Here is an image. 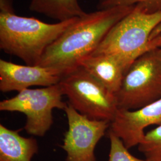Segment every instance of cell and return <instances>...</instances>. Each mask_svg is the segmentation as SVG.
<instances>
[{
    "label": "cell",
    "instance_id": "6da1fadb",
    "mask_svg": "<svg viewBox=\"0 0 161 161\" xmlns=\"http://www.w3.org/2000/svg\"><path fill=\"white\" fill-rule=\"evenodd\" d=\"M134 6L101 9L79 17L47 48L38 65L51 69L62 78L68 74L96 51L110 29Z\"/></svg>",
    "mask_w": 161,
    "mask_h": 161
},
{
    "label": "cell",
    "instance_id": "7a4b0ae2",
    "mask_svg": "<svg viewBox=\"0 0 161 161\" xmlns=\"http://www.w3.org/2000/svg\"><path fill=\"white\" fill-rule=\"evenodd\" d=\"M79 17L47 23L15 14L12 0H0V48L27 65H38L47 48Z\"/></svg>",
    "mask_w": 161,
    "mask_h": 161
},
{
    "label": "cell",
    "instance_id": "3957f363",
    "mask_svg": "<svg viewBox=\"0 0 161 161\" xmlns=\"http://www.w3.org/2000/svg\"><path fill=\"white\" fill-rule=\"evenodd\" d=\"M161 25V10L147 13L136 6L110 29L92 54H107L118 58L128 70L144 53L159 47V36L153 34Z\"/></svg>",
    "mask_w": 161,
    "mask_h": 161
},
{
    "label": "cell",
    "instance_id": "277c9868",
    "mask_svg": "<svg viewBox=\"0 0 161 161\" xmlns=\"http://www.w3.org/2000/svg\"><path fill=\"white\" fill-rule=\"evenodd\" d=\"M118 109L136 110L161 98V48L147 51L131 65L116 94Z\"/></svg>",
    "mask_w": 161,
    "mask_h": 161
},
{
    "label": "cell",
    "instance_id": "5b68a950",
    "mask_svg": "<svg viewBox=\"0 0 161 161\" xmlns=\"http://www.w3.org/2000/svg\"><path fill=\"white\" fill-rule=\"evenodd\" d=\"M58 85L75 110L88 118L111 122L118 110L116 96L82 67L64 76Z\"/></svg>",
    "mask_w": 161,
    "mask_h": 161
},
{
    "label": "cell",
    "instance_id": "8992f818",
    "mask_svg": "<svg viewBox=\"0 0 161 161\" xmlns=\"http://www.w3.org/2000/svg\"><path fill=\"white\" fill-rule=\"evenodd\" d=\"M63 92L58 84L36 89L28 88L13 97L0 102V110L18 112L26 118L24 129L29 134L43 137L53 124V110L65 109Z\"/></svg>",
    "mask_w": 161,
    "mask_h": 161
},
{
    "label": "cell",
    "instance_id": "52a82bcc",
    "mask_svg": "<svg viewBox=\"0 0 161 161\" xmlns=\"http://www.w3.org/2000/svg\"><path fill=\"white\" fill-rule=\"evenodd\" d=\"M64 111L68 129L61 147L67 153L66 161H96L94 150L109 129L110 122L91 119L78 112L68 102Z\"/></svg>",
    "mask_w": 161,
    "mask_h": 161
},
{
    "label": "cell",
    "instance_id": "ba28073f",
    "mask_svg": "<svg viewBox=\"0 0 161 161\" xmlns=\"http://www.w3.org/2000/svg\"><path fill=\"white\" fill-rule=\"evenodd\" d=\"M153 125H161V98L138 109L118 110L109 130L129 149L138 146L144 137L145 128Z\"/></svg>",
    "mask_w": 161,
    "mask_h": 161
},
{
    "label": "cell",
    "instance_id": "9c48e42d",
    "mask_svg": "<svg viewBox=\"0 0 161 161\" xmlns=\"http://www.w3.org/2000/svg\"><path fill=\"white\" fill-rule=\"evenodd\" d=\"M62 77L51 69L38 65H20L0 60V90L20 92L30 86H52L58 84Z\"/></svg>",
    "mask_w": 161,
    "mask_h": 161
},
{
    "label": "cell",
    "instance_id": "30bf717a",
    "mask_svg": "<svg viewBox=\"0 0 161 161\" xmlns=\"http://www.w3.org/2000/svg\"><path fill=\"white\" fill-rule=\"evenodd\" d=\"M80 66L115 96L128 70L118 58L107 54H91L81 61Z\"/></svg>",
    "mask_w": 161,
    "mask_h": 161
},
{
    "label": "cell",
    "instance_id": "8fae6325",
    "mask_svg": "<svg viewBox=\"0 0 161 161\" xmlns=\"http://www.w3.org/2000/svg\"><path fill=\"white\" fill-rule=\"evenodd\" d=\"M20 131L0 124V161H31L38 153L37 140L21 136Z\"/></svg>",
    "mask_w": 161,
    "mask_h": 161
},
{
    "label": "cell",
    "instance_id": "7c38bea8",
    "mask_svg": "<svg viewBox=\"0 0 161 161\" xmlns=\"http://www.w3.org/2000/svg\"><path fill=\"white\" fill-rule=\"evenodd\" d=\"M29 8L59 22L82 17L86 14L78 0H31Z\"/></svg>",
    "mask_w": 161,
    "mask_h": 161
},
{
    "label": "cell",
    "instance_id": "4fadbf2b",
    "mask_svg": "<svg viewBox=\"0 0 161 161\" xmlns=\"http://www.w3.org/2000/svg\"><path fill=\"white\" fill-rule=\"evenodd\" d=\"M138 150L147 161H161V125L146 132Z\"/></svg>",
    "mask_w": 161,
    "mask_h": 161
},
{
    "label": "cell",
    "instance_id": "5bb4252c",
    "mask_svg": "<svg viewBox=\"0 0 161 161\" xmlns=\"http://www.w3.org/2000/svg\"><path fill=\"white\" fill-rule=\"evenodd\" d=\"M136 6L147 13L161 10V0H101L99 10L116 6Z\"/></svg>",
    "mask_w": 161,
    "mask_h": 161
},
{
    "label": "cell",
    "instance_id": "9a60e30c",
    "mask_svg": "<svg viewBox=\"0 0 161 161\" xmlns=\"http://www.w3.org/2000/svg\"><path fill=\"white\" fill-rule=\"evenodd\" d=\"M108 136L110 143L108 161H147L131 155L121 138L110 130L108 131Z\"/></svg>",
    "mask_w": 161,
    "mask_h": 161
},
{
    "label": "cell",
    "instance_id": "2e32d148",
    "mask_svg": "<svg viewBox=\"0 0 161 161\" xmlns=\"http://www.w3.org/2000/svg\"><path fill=\"white\" fill-rule=\"evenodd\" d=\"M155 31H156L157 32H156V34H158V33H159V32H160L161 31V25L157 28V29H156ZM156 35H159V37H160V38H161V44H160V48H161V34H158Z\"/></svg>",
    "mask_w": 161,
    "mask_h": 161
}]
</instances>
